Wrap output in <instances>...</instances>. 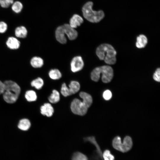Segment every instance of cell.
Here are the masks:
<instances>
[{"label": "cell", "instance_id": "6da1fadb", "mask_svg": "<svg viewBox=\"0 0 160 160\" xmlns=\"http://www.w3.org/2000/svg\"><path fill=\"white\" fill-rule=\"evenodd\" d=\"M96 54L101 60L109 64H114L116 61V51L111 45L108 44H101L97 48Z\"/></svg>", "mask_w": 160, "mask_h": 160}, {"label": "cell", "instance_id": "7a4b0ae2", "mask_svg": "<svg viewBox=\"0 0 160 160\" xmlns=\"http://www.w3.org/2000/svg\"><path fill=\"white\" fill-rule=\"evenodd\" d=\"M93 4L91 1H88L83 6L82 11L84 17L87 20L92 23H97L100 22L105 17V14L102 10H93Z\"/></svg>", "mask_w": 160, "mask_h": 160}, {"label": "cell", "instance_id": "3957f363", "mask_svg": "<svg viewBox=\"0 0 160 160\" xmlns=\"http://www.w3.org/2000/svg\"><path fill=\"white\" fill-rule=\"evenodd\" d=\"M102 74V80L104 83L110 82L112 79L113 75L112 68L108 65H103L97 67L92 71L90 76L92 80L95 82L98 81Z\"/></svg>", "mask_w": 160, "mask_h": 160}, {"label": "cell", "instance_id": "277c9868", "mask_svg": "<svg viewBox=\"0 0 160 160\" xmlns=\"http://www.w3.org/2000/svg\"><path fill=\"white\" fill-rule=\"evenodd\" d=\"M112 146L115 149L123 153L129 151L132 146V141L130 137H125L122 143L121 137L119 136L115 137L112 141Z\"/></svg>", "mask_w": 160, "mask_h": 160}, {"label": "cell", "instance_id": "5b68a950", "mask_svg": "<svg viewBox=\"0 0 160 160\" xmlns=\"http://www.w3.org/2000/svg\"><path fill=\"white\" fill-rule=\"evenodd\" d=\"M71 109L74 114L83 116L87 113L88 108L82 101L79 99L75 98L71 103Z\"/></svg>", "mask_w": 160, "mask_h": 160}, {"label": "cell", "instance_id": "8992f818", "mask_svg": "<svg viewBox=\"0 0 160 160\" xmlns=\"http://www.w3.org/2000/svg\"><path fill=\"white\" fill-rule=\"evenodd\" d=\"M4 82L5 84V91H11L19 95L21 88L17 82L11 80H6Z\"/></svg>", "mask_w": 160, "mask_h": 160}, {"label": "cell", "instance_id": "52a82bcc", "mask_svg": "<svg viewBox=\"0 0 160 160\" xmlns=\"http://www.w3.org/2000/svg\"><path fill=\"white\" fill-rule=\"evenodd\" d=\"M84 65V61L81 56L74 57L71 61V70L74 73L79 71L82 69Z\"/></svg>", "mask_w": 160, "mask_h": 160}, {"label": "cell", "instance_id": "ba28073f", "mask_svg": "<svg viewBox=\"0 0 160 160\" xmlns=\"http://www.w3.org/2000/svg\"><path fill=\"white\" fill-rule=\"evenodd\" d=\"M6 44L8 48L12 50L18 49L20 45V42L18 39L15 36L8 37L6 41Z\"/></svg>", "mask_w": 160, "mask_h": 160}, {"label": "cell", "instance_id": "9c48e42d", "mask_svg": "<svg viewBox=\"0 0 160 160\" xmlns=\"http://www.w3.org/2000/svg\"><path fill=\"white\" fill-rule=\"evenodd\" d=\"M62 25L65 33L69 39L72 40L76 38L78 33L75 28L71 27L68 24H65Z\"/></svg>", "mask_w": 160, "mask_h": 160}, {"label": "cell", "instance_id": "30bf717a", "mask_svg": "<svg viewBox=\"0 0 160 160\" xmlns=\"http://www.w3.org/2000/svg\"><path fill=\"white\" fill-rule=\"evenodd\" d=\"M65 35L62 25L57 28L55 31V36L56 40L60 43L65 44L66 43L67 39Z\"/></svg>", "mask_w": 160, "mask_h": 160}, {"label": "cell", "instance_id": "8fae6325", "mask_svg": "<svg viewBox=\"0 0 160 160\" xmlns=\"http://www.w3.org/2000/svg\"><path fill=\"white\" fill-rule=\"evenodd\" d=\"M28 34V30L24 25L17 26L14 30L15 36L17 38L24 39L27 37Z\"/></svg>", "mask_w": 160, "mask_h": 160}, {"label": "cell", "instance_id": "7c38bea8", "mask_svg": "<svg viewBox=\"0 0 160 160\" xmlns=\"http://www.w3.org/2000/svg\"><path fill=\"white\" fill-rule=\"evenodd\" d=\"M3 95L4 100L8 103H13L16 102L19 96L15 93L8 91H5Z\"/></svg>", "mask_w": 160, "mask_h": 160}, {"label": "cell", "instance_id": "4fadbf2b", "mask_svg": "<svg viewBox=\"0 0 160 160\" xmlns=\"http://www.w3.org/2000/svg\"><path fill=\"white\" fill-rule=\"evenodd\" d=\"M41 113L48 117L51 116L53 114L54 110L52 105L49 103H46L40 108Z\"/></svg>", "mask_w": 160, "mask_h": 160}, {"label": "cell", "instance_id": "5bb4252c", "mask_svg": "<svg viewBox=\"0 0 160 160\" xmlns=\"http://www.w3.org/2000/svg\"><path fill=\"white\" fill-rule=\"evenodd\" d=\"M30 63L33 68L35 69L40 68L44 65V60L41 57L35 56L31 58Z\"/></svg>", "mask_w": 160, "mask_h": 160}, {"label": "cell", "instance_id": "9a60e30c", "mask_svg": "<svg viewBox=\"0 0 160 160\" xmlns=\"http://www.w3.org/2000/svg\"><path fill=\"white\" fill-rule=\"evenodd\" d=\"M83 22V19L81 16L75 14L70 18L69 24L71 27L75 28L80 26Z\"/></svg>", "mask_w": 160, "mask_h": 160}, {"label": "cell", "instance_id": "2e32d148", "mask_svg": "<svg viewBox=\"0 0 160 160\" xmlns=\"http://www.w3.org/2000/svg\"><path fill=\"white\" fill-rule=\"evenodd\" d=\"M24 6L21 1L18 0H15L10 8L13 12L16 14H19L22 11Z\"/></svg>", "mask_w": 160, "mask_h": 160}, {"label": "cell", "instance_id": "e0dca14e", "mask_svg": "<svg viewBox=\"0 0 160 160\" xmlns=\"http://www.w3.org/2000/svg\"><path fill=\"white\" fill-rule=\"evenodd\" d=\"M79 96L82 100V102L87 108H89L92 103V99L90 95L84 92H81L79 94Z\"/></svg>", "mask_w": 160, "mask_h": 160}, {"label": "cell", "instance_id": "ac0fdd59", "mask_svg": "<svg viewBox=\"0 0 160 160\" xmlns=\"http://www.w3.org/2000/svg\"><path fill=\"white\" fill-rule=\"evenodd\" d=\"M30 84L32 87H34L38 90L41 89L44 84L43 79L40 77H38L33 79L30 82Z\"/></svg>", "mask_w": 160, "mask_h": 160}, {"label": "cell", "instance_id": "d6986e66", "mask_svg": "<svg viewBox=\"0 0 160 160\" xmlns=\"http://www.w3.org/2000/svg\"><path fill=\"white\" fill-rule=\"evenodd\" d=\"M147 42L146 37L143 34H141L137 37L136 45L139 48H143L145 46Z\"/></svg>", "mask_w": 160, "mask_h": 160}, {"label": "cell", "instance_id": "ffe728a7", "mask_svg": "<svg viewBox=\"0 0 160 160\" xmlns=\"http://www.w3.org/2000/svg\"><path fill=\"white\" fill-rule=\"evenodd\" d=\"M80 84L77 81H71L68 85V88L71 95L78 92L80 89Z\"/></svg>", "mask_w": 160, "mask_h": 160}, {"label": "cell", "instance_id": "44dd1931", "mask_svg": "<svg viewBox=\"0 0 160 160\" xmlns=\"http://www.w3.org/2000/svg\"><path fill=\"white\" fill-rule=\"evenodd\" d=\"M31 124L29 120L26 119L20 120L18 125V128L23 131L28 130L31 127Z\"/></svg>", "mask_w": 160, "mask_h": 160}, {"label": "cell", "instance_id": "7402d4cb", "mask_svg": "<svg viewBox=\"0 0 160 160\" xmlns=\"http://www.w3.org/2000/svg\"><path fill=\"white\" fill-rule=\"evenodd\" d=\"M25 97L28 102H33L36 101L37 98L36 92L32 90H29L25 92Z\"/></svg>", "mask_w": 160, "mask_h": 160}, {"label": "cell", "instance_id": "603a6c76", "mask_svg": "<svg viewBox=\"0 0 160 160\" xmlns=\"http://www.w3.org/2000/svg\"><path fill=\"white\" fill-rule=\"evenodd\" d=\"M49 102L52 103H55L58 102L60 100V94L56 90L54 89L52 93L48 97Z\"/></svg>", "mask_w": 160, "mask_h": 160}, {"label": "cell", "instance_id": "cb8c5ba5", "mask_svg": "<svg viewBox=\"0 0 160 160\" xmlns=\"http://www.w3.org/2000/svg\"><path fill=\"white\" fill-rule=\"evenodd\" d=\"M49 77L53 80H57L62 77V74L60 71L57 69L51 70L48 73Z\"/></svg>", "mask_w": 160, "mask_h": 160}, {"label": "cell", "instance_id": "d4e9b609", "mask_svg": "<svg viewBox=\"0 0 160 160\" xmlns=\"http://www.w3.org/2000/svg\"><path fill=\"white\" fill-rule=\"evenodd\" d=\"M72 160H88L87 156L80 152H76L73 155Z\"/></svg>", "mask_w": 160, "mask_h": 160}, {"label": "cell", "instance_id": "484cf974", "mask_svg": "<svg viewBox=\"0 0 160 160\" xmlns=\"http://www.w3.org/2000/svg\"><path fill=\"white\" fill-rule=\"evenodd\" d=\"M14 0H0V7L2 8H9Z\"/></svg>", "mask_w": 160, "mask_h": 160}, {"label": "cell", "instance_id": "4316f807", "mask_svg": "<svg viewBox=\"0 0 160 160\" xmlns=\"http://www.w3.org/2000/svg\"><path fill=\"white\" fill-rule=\"evenodd\" d=\"M61 93L65 97L71 95L68 87L65 83H63L62 85Z\"/></svg>", "mask_w": 160, "mask_h": 160}, {"label": "cell", "instance_id": "83f0119b", "mask_svg": "<svg viewBox=\"0 0 160 160\" xmlns=\"http://www.w3.org/2000/svg\"><path fill=\"white\" fill-rule=\"evenodd\" d=\"M103 157L104 160H114L115 159L114 156L108 150H106L104 151Z\"/></svg>", "mask_w": 160, "mask_h": 160}, {"label": "cell", "instance_id": "f1b7e54d", "mask_svg": "<svg viewBox=\"0 0 160 160\" xmlns=\"http://www.w3.org/2000/svg\"><path fill=\"white\" fill-rule=\"evenodd\" d=\"M8 26L7 23L4 21H0V34L5 33L7 30Z\"/></svg>", "mask_w": 160, "mask_h": 160}, {"label": "cell", "instance_id": "f546056e", "mask_svg": "<svg viewBox=\"0 0 160 160\" xmlns=\"http://www.w3.org/2000/svg\"><path fill=\"white\" fill-rule=\"evenodd\" d=\"M103 97L105 100H110L112 96L111 92L109 90H106L103 93Z\"/></svg>", "mask_w": 160, "mask_h": 160}, {"label": "cell", "instance_id": "4dcf8cb0", "mask_svg": "<svg viewBox=\"0 0 160 160\" xmlns=\"http://www.w3.org/2000/svg\"><path fill=\"white\" fill-rule=\"evenodd\" d=\"M153 79L156 81H160V69L158 68L156 71L153 75Z\"/></svg>", "mask_w": 160, "mask_h": 160}, {"label": "cell", "instance_id": "1f68e13d", "mask_svg": "<svg viewBox=\"0 0 160 160\" xmlns=\"http://www.w3.org/2000/svg\"><path fill=\"white\" fill-rule=\"evenodd\" d=\"M5 91V86L4 82L0 80V95L3 94Z\"/></svg>", "mask_w": 160, "mask_h": 160}]
</instances>
